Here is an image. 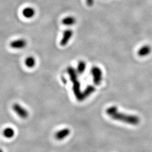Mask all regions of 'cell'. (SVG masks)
<instances>
[{"label": "cell", "mask_w": 152, "mask_h": 152, "mask_svg": "<svg viewBox=\"0 0 152 152\" xmlns=\"http://www.w3.org/2000/svg\"><path fill=\"white\" fill-rule=\"evenodd\" d=\"M152 50V49L149 45H144L142 46L138 51V55L141 57H144L148 55Z\"/></svg>", "instance_id": "obj_7"}, {"label": "cell", "mask_w": 152, "mask_h": 152, "mask_svg": "<svg viewBox=\"0 0 152 152\" xmlns=\"http://www.w3.org/2000/svg\"><path fill=\"white\" fill-rule=\"evenodd\" d=\"M26 45V42L24 39H20L14 41L10 43V46L13 49H20L25 48Z\"/></svg>", "instance_id": "obj_6"}, {"label": "cell", "mask_w": 152, "mask_h": 152, "mask_svg": "<svg viewBox=\"0 0 152 152\" xmlns=\"http://www.w3.org/2000/svg\"><path fill=\"white\" fill-rule=\"evenodd\" d=\"M0 152H3V151H2L1 149H0Z\"/></svg>", "instance_id": "obj_16"}, {"label": "cell", "mask_w": 152, "mask_h": 152, "mask_svg": "<svg viewBox=\"0 0 152 152\" xmlns=\"http://www.w3.org/2000/svg\"><path fill=\"white\" fill-rule=\"evenodd\" d=\"M25 63L26 66L29 68H32L35 65V64H36L35 59L32 56L28 57L26 59Z\"/></svg>", "instance_id": "obj_14"}, {"label": "cell", "mask_w": 152, "mask_h": 152, "mask_svg": "<svg viewBox=\"0 0 152 152\" xmlns=\"http://www.w3.org/2000/svg\"><path fill=\"white\" fill-rule=\"evenodd\" d=\"M13 108L14 112L20 117L22 118H26L28 117L29 114L26 109H25L24 108H23L20 104H14L13 105Z\"/></svg>", "instance_id": "obj_3"}, {"label": "cell", "mask_w": 152, "mask_h": 152, "mask_svg": "<svg viewBox=\"0 0 152 152\" xmlns=\"http://www.w3.org/2000/svg\"><path fill=\"white\" fill-rule=\"evenodd\" d=\"M106 113L108 115L115 121H120L134 126L138 125L140 121L138 116L119 112L116 106L109 107L106 110Z\"/></svg>", "instance_id": "obj_1"}, {"label": "cell", "mask_w": 152, "mask_h": 152, "mask_svg": "<svg viewBox=\"0 0 152 152\" xmlns=\"http://www.w3.org/2000/svg\"><path fill=\"white\" fill-rule=\"evenodd\" d=\"M67 72L70 77V79L72 82L76 79H77V72L76 70L71 66H69L67 68Z\"/></svg>", "instance_id": "obj_11"}, {"label": "cell", "mask_w": 152, "mask_h": 152, "mask_svg": "<svg viewBox=\"0 0 152 152\" xmlns=\"http://www.w3.org/2000/svg\"><path fill=\"white\" fill-rule=\"evenodd\" d=\"M95 91V88L94 86L90 85L88 86L86 89H85L83 92H82V96L83 100H85L86 98L89 97V96L91 94H92Z\"/></svg>", "instance_id": "obj_10"}, {"label": "cell", "mask_w": 152, "mask_h": 152, "mask_svg": "<svg viewBox=\"0 0 152 152\" xmlns=\"http://www.w3.org/2000/svg\"><path fill=\"white\" fill-rule=\"evenodd\" d=\"M86 68V64L84 61L81 60L78 62L77 68V72L79 74H82L83 73Z\"/></svg>", "instance_id": "obj_12"}, {"label": "cell", "mask_w": 152, "mask_h": 152, "mask_svg": "<svg viewBox=\"0 0 152 152\" xmlns=\"http://www.w3.org/2000/svg\"><path fill=\"white\" fill-rule=\"evenodd\" d=\"M91 73L93 77L94 83L96 85H99L102 78V72L101 69L98 66H94L91 70Z\"/></svg>", "instance_id": "obj_2"}, {"label": "cell", "mask_w": 152, "mask_h": 152, "mask_svg": "<svg viewBox=\"0 0 152 152\" xmlns=\"http://www.w3.org/2000/svg\"><path fill=\"white\" fill-rule=\"evenodd\" d=\"M86 3H87V5L89 6H91L93 5L94 4V0H86Z\"/></svg>", "instance_id": "obj_15"}, {"label": "cell", "mask_w": 152, "mask_h": 152, "mask_svg": "<svg viewBox=\"0 0 152 152\" xmlns=\"http://www.w3.org/2000/svg\"><path fill=\"white\" fill-rule=\"evenodd\" d=\"M76 19L73 16H68L62 20V24L66 26L73 25L76 23Z\"/></svg>", "instance_id": "obj_9"}, {"label": "cell", "mask_w": 152, "mask_h": 152, "mask_svg": "<svg viewBox=\"0 0 152 152\" xmlns=\"http://www.w3.org/2000/svg\"><path fill=\"white\" fill-rule=\"evenodd\" d=\"M22 14L25 18H31L35 15V11L32 7H26L23 10Z\"/></svg>", "instance_id": "obj_8"}, {"label": "cell", "mask_w": 152, "mask_h": 152, "mask_svg": "<svg viewBox=\"0 0 152 152\" xmlns=\"http://www.w3.org/2000/svg\"><path fill=\"white\" fill-rule=\"evenodd\" d=\"M15 134L14 130L12 128L10 127H7L5 128L3 131V135L6 138H13Z\"/></svg>", "instance_id": "obj_13"}, {"label": "cell", "mask_w": 152, "mask_h": 152, "mask_svg": "<svg viewBox=\"0 0 152 152\" xmlns=\"http://www.w3.org/2000/svg\"><path fill=\"white\" fill-rule=\"evenodd\" d=\"M73 36V31L71 29H67L64 32L62 39L60 41V44L61 46H64L66 45L69 41Z\"/></svg>", "instance_id": "obj_5"}, {"label": "cell", "mask_w": 152, "mask_h": 152, "mask_svg": "<svg viewBox=\"0 0 152 152\" xmlns=\"http://www.w3.org/2000/svg\"><path fill=\"white\" fill-rule=\"evenodd\" d=\"M71 133V131L68 128H65L56 132L55 134V138L58 140H62L66 138Z\"/></svg>", "instance_id": "obj_4"}]
</instances>
